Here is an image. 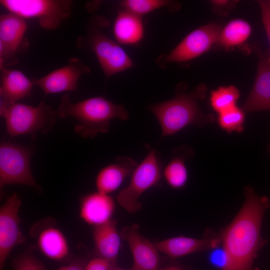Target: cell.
<instances>
[{
	"mask_svg": "<svg viewBox=\"0 0 270 270\" xmlns=\"http://www.w3.org/2000/svg\"><path fill=\"white\" fill-rule=\"evenodd\" d=\"M244 194L242 208L220 236L226 256L222 270H258L254 269V262L267 242L261 237L260 230L269 200L258 196L250 186L245 188Z\"/></svg>",
	"mask_w": 270,
	"mask_h": 270,
	"instance_id": "cell-1",
	"label": "cell"
},
{
	"mask_svg": "<svg viewBox=\"0 0 270 270\" xmlns=\"http://www.w3.org/2000/svg\"><path fill=\"white\" fill-rule=\"evenodd\" d=\"M58 117H72L78 122L74 132L84 138H92L106 132L114 119L126 120L128 112L122 104H116L103 96H95L73 102L68 94H64L56 110Z\"/></svg>",
	"mask_w": 270,
	"mask_h": 270,
	"instance_id": "cell-2",
	"label": "cell"
},
{
	"mask_svg": "<svg viewBox=\"0 0 270 270\" xmlns=\"http://www.w3.org/2000/svg\"><path fill=\"white\" fill-rule=\"evenodd\" d=\"M205 92V87L199 86L190 92H178L172 98L149 106L160 126L161 139L189 125L203 126L214 122V116L203 114L198 106Z\"/></svg>",
	"mask_w": 270,
	"mask_h": 270,
	"instance_id": "cell-3",
	"label": "cell"
},
{
	"mask_svg": "<svg viewBox=\"0 0 270 270\" xmlns=\"http://www.w3.org/2000/svg\"><path fill=\"white\" fill-rule=\"evenodd\" d=\"M90 22L86 34L78 38V48L93 52L106 78L132 68L133 62L125 50L100 30L106 26V20L94 17Z\"/></svg>",
	"mask_w": 270,
	"mask_h": 270,
	"instance_id": "cell-4",
	"label": "cell"
},
{
	"mask_svg": "<svg viewBox=\"0 0 270 270\" xmlns=\"http://www.w3.org/2000/svg\"><path fill=\"white\" fill-rule=\"evenodd\" d=\"M0 115L5 120L7 134L12 138L50 131L58 117L56 110L42 100L37 106L16 102L0 106Z\"/></svg>",
	"mask_w": 270,
	"mask_h": 270,
	"instance_id": "cell-5",
	"label": "cell"
},
{
	"mask_svg": "<svg viewBox=\"0 0 270 270\" xmlns=\"http://www.w3.org/2000/svg\"><path fill=\"white\" fill-rule=\"evenodd\" d=\"M148 148L147 155L132 173L129 184L119 192L116 197L118 204L129 213H135L141 210L140 198L158 184L162 176L158 152L156 149Z\"/></svg>",
	"mask_w": 270,
	"mask_h": 270,
	"instance_id": "cell-6",
	"label": "cell"
},
{
	"mask_svg": "<svg viewBox=\"0 0 270 270\" xmlns=\"http://www.w3.org/2000/svg\"><path fill=\"white\" fill-rule=\"evenodd\" d=\"M70 0H0L9 11L24 19H35L45 30H55L71 15Z\"/></svg>",
	"mask_w": 270,
	"mask_h": 270,
	"instance_id": "cell-7",
	"label": "cell"
},
{
	"mask_svg": "<svg viewBox=\"0 0 270 270\" xmlns=\"http://www.w3.org/2000/svg\"><path fill=\"white\" fill-rule=\"evenodd\" d=\"M32 154L26 146L8 141L0 144V190L6 186L18 184L41 188L32 175L30 161Z\"/></svg>",
	"mask_w": 270,
	"mask_h": 270,
	"instance_id": "cell-8",
	"label": "cell"
},
{
	"mask_svg": "<svg viewBox=\"0 0 270 270\" xmlns=\"http://www.w3.org/2000/svg\"><path fill=\"white\" fill-rule=\"evenodd\" d=\"M222 29L220 25L214 23L198 28L186 36L168 54L160 56L156 62L164 68L169 63L186 62L198 57L218 43Z\"/></svg>",
	"mask_w": 270,
	"mask_h": 270,
	"instance_id": "cell-9",
	"label": "cell"
},
{
	"mask_svg": "<svg viewBox=\"0 0 270 270\" xmlns=\"http://www.w3.org/2000/svg\"><path fill=\"white\" fill-rule=\"evenodd\" d=\"M27 29L26 20L22 17L11 12L0 15V68L17 63L18 54L28 50Z\"/></svg>",
	"mask_w": 270,
	"mask_h": 270,
	"instance_id": "cell-10",
	"label": "cell"
},
{
	"mask_svg": "<svg viewBox=\"0 0 270 270\" xmlns=\"http://www.w3.org/2000/svg\"><path fill=\"white\" fill-rule=\"evenodd\" d=\"M22 201L18 195L14 192L10 195L0 208V268L11 251L16 246L22 244L26 238L20 228L19 212Z\"/></svg>",
	"mask_w": 270,
	"mask_h": 270,
	"instance_id": "cell-11",
	"label": "cell"
},
{
	"mask_svg": "<svg viewBox=\"0 0 270 270\" xmlns=\"http://www.w3.org/2000/svg\"><path fill=\"white\" fill-rule=\"evenodd\" d=\"M91 70L78 58H71L67 64L46 75L34 80V84L46 94L74 91L78 88L80 78L90 73Z\"/></svg>",
	"mask_w": 270,
	"mask_h": 270,
	"instance_id": "cell-12",
	"label": "cell"
},
{
	"mask_svg": "<svg viewBox=\"0 0 270 270\" xmlns=\"http://www.w3.org/2000/svg\"><path fill=\"white\" fill-rule=\"evenodd\" d=\"M254 50L258 58L254 84L242 106L246 112L270 110V54L258 45Z\"/></svg>",
	"mask_w": 270,
	"mask_h": 270,
	"instance_id": "cell-13",
	"label": "cell"
},
{
	"mask_svg": "<svg viewBox=\"0 0 270 270\" xmlns=\"http://www.w3.org/2000/svg\"><path fill=\"white\" fill-rule=\"evenodd\" d=\"M130 249L133 258L132 270H158L159 251L154 244L142 236L134 224L124 228L120 233Z\"/></svg>",
	"mask_w": 270,
	"mask_h": 270,
	"instance_id": "cell-14",
	"label": "cell"
},
{
	"mask_svg": "<svg viewBox=\"0 0 270 270\" xmlns=\"http://www.w3.org/2000/svg\"><path fill=\"white\" fill-rule=\"evenodd\" d=\"M115 208V202L110 194L96 191L82 196L80 216L86 223L95 226L112 220Z\"/></svg>",
	"mask_w": 270,
	"mask_h": 270,
	"instance_id": "cell-15",
	"label": "cell"
},
{
	"mask_svg": "<svg viewBox=\"0 0 270 270\" xmlns=\"http://www.w3.org/2000/svg\"><path fill=\"white\" fill-rule=\"evenodd\" d=\"M137 166V162L131 158H116L114 162L103 167L98 172L95 180L97 191L106 194L114 192L132 174Z\"/></svg>",
	"mask_w": 270,
	"mask_h": 270,
	"instance_id": "cell-16",
	"label": "cell"
},
{
	"mask_svg": "<svg viewBox=\"0 0 270 270\" xmlns=\"http://www.w3.org/2000/svg\"><path fill=\"white\" fill-rule=\"evenodd\" d=\"M34 85V80L19 70L0 68V106L17 102L30 96Z\"/></svg>",
	"mask_w": 270,
	"mask_h": 270,
	"instance_id": "cell-17",
	"label": "cell"
},
{
	"mask_svg": "<svg viewBox=\"0 0 270 270\" xmlns=\"http://www.w3.org/2000/svg\"><path fill=\"white\" fill-rule=\"evenodd\" d=\"M220 242V238L212 236L200 239L178 236L162 240L154 244L159 252L174 258L215 248Z\"/></svg>",
	"mask_w": 270,
	"mask_h": 270,
	"instance_id": "cell-18",
	"label": "cell"
},
{
	"mask_svg": "<svg viewBox=\"0 0 270 270\" xmlns=\"http://www.w3.org/2000/svg\"><path fill=\"white\" fill-rule=\"evenodd\" d=\"M92 237L98 257L116 264L121 244V236L118 231L116 221L111 220L94 226Z\"/></svg>",
	"mask_w": 270,
	"mask_h": 270,
	"instance_id": "cell-19",
	"label": "cell"
},
{
	"mask_svg": "<svg viewBox=\"0 0 270 270\" xmlns=\"http://www.w3.org/2000/svg\"><path fill=\"white\" fill-rule=\"evenodd\" d=\"M113 32L119 44L136 45L144 36V26L142 16L121 9L116 18Z\"/></svg>",
	"mask_w": 270,
	"mask_h": 270,
	"instance_id": "cell-20",
	"label": "cell"
},
{
	"mask_svg": "<svg viewBox=\"0 0 270 270\" xmlns=\"http://www.w3.org/2000/svg\"><path fill=\"white\" fill-rule=\"evenodd\" d=\"M37 244L41 252L53 260H62L69 254L68 240L63 232L56 227L43 229L38 236Z\"/></svg>",
	"mask_w": 270,
	"mask_h": 270,
	"instance_id": "cell-21",
	"label": "cell"
},
{
	"mask_svg": "<svg viewBox=\"0 0 270 270\" xmlns=\"http://www.w3.org/2000/svg\"><path fill=\"white\" fill-rule=\"evenodd\" d=\"M252 32L248 22L241 18L234 19L222 28L218 43L226 49L240 46L248 40Z\"/></svg>",
	"mask_w": 270,
	"mask_h": 270,
	"instance_id": "cell-22",
	"label": "cell"
},
{
	"mask_svg": "<svg viewBox=\"0 0 270 270\" xmlns=\"http://www.w3.org/2000/svg\"><path fill=\"white\" fill-rule=\"evenodd\" d=\"M185 158V155L174 156L162 170V175L166 182L172 188H182L187 182L188 172Z\"/></svg>",
	"mask_w": 270,
	"mask_h": 270,
	"instance_id": "cell-23",
	"label": "cell"
},
{
	"mask_svg": "<svg viewBox=\"0 0 270 270\" xmlns=\"http://www.w3.org/2000/svg\"><path fill=\"white\" fill-rule=\"evenodd\" d=\"M240 96L238 90L234 86H220L210 92V105L218 114L222 113L236 106Z\"/></svg>",
	"mask_w": 270,
	"mask_h": 270,
	"instance_id": "cell-24",
	"label": "cell"
},
{
	"mask_svg": "<svg viewBox=\"0 0 270 270\" xmlns=\"http://www.w3.org/2000/svg\"><path fill=\"white\" fill-rule=\"evenodd\" d=\"M218 122L219 126L228 132H240L244 130V112L237 106L218 114Z\"/></svg>",
	"mask_w": 270,
	"mask_h": 270,
	"instance_id": "cell-25",
	"label": "cell"
},
{
	"mask_svg": "<svg viewBox=\"0 0 270 270\" xmlns=\"http://www.w3.org/2000/svg\"><path fill=\"white\" fill-rule=\"evenodd\" d=\"M172 2L167 0H124L119 4L121 9L142 16L156 10L170 6Z\"/></svg>",
	"mask_w": 270,
	"mask_h": 270,
	"instance_id": "cell-26",
	"label": "cell"
},
{
	"mask_svg": "<svg viewBox=\"0 0 270 270\" xmlns=\"http://www.w3.org/2000/svg\"><path fill=\"white\" fill-rule=\"evenodd\" d=\"M13 268L14 270H46L44 264L30 254L22 255L14 260Z\"/></svg>",
	"mask_w": 270,
	"mask_h": 270,
	"instance_id": "cell-27",
	"label": "cell"
},
{
	"mask_svg": "<svg viewBox=\"0 0 270 270\" xmlns=\"http://www.w3.org/2000/svg\"><path fill=\"white\" fill-rule=\"evenodd\" d=\"M116 264L104 258L96 257L90 260L84 270H112Z\"/></svg>",
	"mask_w": 270,
	"mask_h": 270,
	"instance_id": "cell-28",
	"label": "cell"
},
{
	"mask_svg": "<svg viewBox=\"0 0 270 270\" xmlns=\"http://www.w3.org/2000/svg\"><path fill=\"white\" fill-rule=\"evenodd\" d=\"M258 4L262 23L270 44V0H260Z\"/></svg>",
	"mask_w": 270,
	"mask_h": 270,
	"instance_id": "cell-29",
	"label": "cell"
},
{
	"mask_svg": "<svg viewBox=\"0 0 270 270\" xmlns=\"http://www.w3.org/2000/svg\"><path fill=\"white\" fill-rule=\"evenodd\" d=\"M86 264L82 260H76L70 264L62 266L56 270H84Z\"/></svg>",
	"mask_w": 270,
	"mask_h": 270,
	"instance_id": "cell-30",
	"label": "cell"
},
{
	"mask_svg": "<svg viewBox=\"0 0 270 270\" xmlns=\"http://www.w3.org/2000/svg\"><path fill=\"white\" fill-rule=\"evenodd\" d=\"M210 3L212 5L214 10H220L221 12L222 10H228V8L232 6V2L229 0H212Z\"/></svg>",
	"mask_w": 270,
	"mask_h": 270,
	"instance_id": "cell-31",
	"label": "cell"
},
{
	"mask_svg": "<svg viewBox=\"0 0 270 270\" xmlns=\"http://www.w3.org/2000/svg\"><path fill=\"white\" fill-rule=\"evenodd\" d=\"M158 270H183V269L178 266H170L160 268Z\"/></svg>",
	"mask_w": 270,
	"mask_h": 270,
	"instance_id": "cell-32",
	"label": "cell"
},
{
	"mask_svg": "<svg viewBox=\"0 0 270 270\" xmlns=\"http://www.w3.org/2000/svg\"><path fill=\"white\" fill-rule=\"evenodd\" d=\"M112 270H132L131 268L130 269H124V268H119V267H118L116 266H115L114 268L112 269Z\"/></svg>",
	"mask_w": 270,
	"mask_h": 270,
	"instance_id": "cell-33",
	"label": "cell"
}]
</instances>
